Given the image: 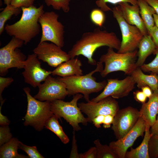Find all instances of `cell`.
<instances>
[{
  "mask_svg": "<svg viewBox=\"0 0 158 158\" xmlns=\"http://www.w3.org/2000/svg\"><path fill=\"white\" fill-rule=\"evenodd\" d=\"M121 2H127L133 5H135L137 4V0H97L95 4L101 10L104 12H106L112 11L107 6V3L116 4Z\"/></svg>",
  "mask_w": 158,
  "mask_h": 158,
  "instance_id": "obj_28",
  "label": "cell"
},
{
  "mask_svg": "<svg viewBox=\"0 0 158 158\" xmlns=\"http://www.w3.org/2000/svg\"><path fill=\"white\" fill-rule=\"evenodd\" d=\"M82 66L81 61L77 58H71L58 66L52 71L51 74L61 77L83 75Z\"/></svg>",
  "mask_w": 158,
  "mask_h": 158,
  "instance_id": "obj_18",
  "label": "cell"
},
{
  "mask_svg": "<svg viewBox=\"0 0 158 158\" xmlns=\"http://www.w3.org/2000/svg\"><path fill=\"white\" fill-rule=\"evenodd\" d=\"M12 138L8 125L1 126L0 127V146L9 141Z\"/></svg>",
  "mask_w": 158,
  "mask_h": 158,
  "instance_id": "obj_34",
  "label": "cell"
},
{
  "mask_svg": "<svg viewBox=\"0 0 158 158\" xmlns=\"http://www.w3.org/2000/svg\"><path fill=\"white\" fill-rule=\"evenodd\" d=\"M13 81V79L11 77H0V101L1 103H4L5 99L2 97V93L5 88L8 87Z\"/></svg>",
  "mask_w": 158,
  "mask_h": 158,
  "instance_id": "obj_35",
  "label": "cell"
},
{
  "mask_svg": "<svg viewBox=\"0 0 158 158\" xmlns=\"http://www.w3.org/2000/svg\"><path fill=\"white\" fill-rule=\"evenodd\" d=\"M138 48V59L136 60V67H140L143 64L147 58L154 53L156 47L151 36L149 34L143 35L140 41Z\"/></svg>",
  "mask_w": 158,
  "mask_h": 158,
  "instance_id": "obj_21",
  "label": "cell"
},
{
  "mask_svg": "<svg viewBox=\"0 0 158 158\" xmlns=\"http://www.w3.org/2000/svg\"><path fill=\"white\" fill-rule=\"evenodd\" d=\"M19 149L25 152L30 158H44L43 156L38 151L35 146H30L26 145L19 141L18 145Z\"/></svg>",
  "mask_w": 158,
  "mask_h": 158,
  "instance_id": "obj_33",
  "label": "cell"
},
{
  "mask_svg": "<svg viewBox=\"0 0 158 158\" xmlns=\"http://www.w3.org/2000/svg\"><path fill=\"white\" fill-rule=\"evenodd\" d=\"M59 17L53 11L44 12L40 16L39 23L42 34L40 42L49 41L61 48L64 46V27L59 21Z\"/></svg>",
  "mask_w": 158,
  "mask_h": 158,
  "instance_id": "obj_8",
  "label": "cell"
},
{
  "mask_svg": "<svg viewBox=\"0 0 158 158\" xmlns=\"http://www.w3.org/2000/svg\"><path fill=\"white\" fill-rule=\"evenodd\" d=\"M150 126L146 123L145 135L140 145L135 148L131 147L130 150L127 151L125 158H150L149 154V143L152 135L150 131Z\"/></svg>",
  "mask_w": 158,
  "mask_h": 158,
  "instance_id": "obj_22",
  "label": "cell"
},
{
  "mask_svg": "<svg viewBox=\"0 0 158 158\" xmlns=\"http://www.w3.org/2000/svg\"><path fill=\"white\" fill-rule=\"evenodd\" d=\"M19 141L16 138H12L9 141L0 147L1 158H27V156L18 154Z\"/></svg>",
  "mask_w": 158,
  "mask_h": 158,
  "instance_id": "obj_24",
  "label": "cell"
},
{
  "mask_svg": "<svg viewBox=\"0 0 158 158\" xmlns=\"http://www.w3.org/2000/svg\"><path fill=\"white\" fill-rule=\"evenodd\" d=\"M90 18L95 25L102 27L105 20V16L104 12L100 9L95 8L91 11Z\"/></svg>",
  "mask_w": 158,
  "mask_h": 158,
  "instance_id": "obj_30",
  "label": "cell"
},
{
  "mask_svg": "<svg viewBox=\"0 0 158 158\" xmlns=\"http://www.w3.org/2000/svg\"><path fill=\"white\" fill-rule=\"evenodd\" d=\"M21 8L22 13L19 20L12 24H6L4 29L8 35L27 44L39 34L41 26L39 19L44 11L42 5L38 7L33 5Z\"/></svg>",
  "mask_w": 158,
  "mask_h": 158,
  "instance_id": "obj_2",
  "label": "cell"
},
{
  "mask_svg": "<svg viewBox=\"0 0 158 158\" xmlns=\"http://www.w3.org/2000/svg\"><path fill=\"white\" fill-rule=\"evenodd\" d=\"M114 116L111 115H108L105 116L103 122V126L105 128H109L112 124Z\"/></svg>",
  "mask_w": 158,
  "mask_h": 158,
  "instance_id": "obj_41",
  "label": "cell"
},
{
  "mask_svg": "<svg viewBox=\"0 0 158 158\" xmlns=\"http://www.w3.org/2000/svg\"><path fill=\"white\" fill-rule=\"evenodd\" d=\"M130 75L139 88L148 86L153 91L158 89V75L157 74L152 73L150 75L145 74L140 67H137Z\"/></svg>",
  "mask_w": 158,
  "mask_h": 158,
  "instance_id": "obj_20",
  "label": "cell"
},
{
  "mask_svg": "<svg viewBox=\"0 0 158 158\" xmlns=\"http://www.w3.org/2000/svg\"><path fill=\"white\" fill-rule=\"evenodd\" d=\"M44 1L47 6H51L55 10H62L65 13L70 11L71 0H44Z\"/></svg>",
  "mask_w": 158,
  "mask_h": 158,
  "instance_id": "obj_29",
  "label": "cell"
},
{
  "mask_svg": "<svg viewBox=\"0 0 158 158\" xmlns=\"http://www.w3.org/2000/svg\"><path fill=\"white\" fill-rule=\"evenodd\" d=\"M111 11L119 26L122 39L117 53H124L133 51L138 48L143 35L136 26L129 24L122 14L119 5L113 8Z\"/></svg>",
  "mask_w": 158,
  "mask_h": 158,
  "instance_id": "obj_7",
  "label": "cell"
},
{
  "mask_svg": "<svg viewBox=\"0 0 158 158\" xmlns=\"http://www.w3.org/2000/svg\"><path fill=\"white\" fill-rule=\"evenodd\" d=\"M154 54L156 56L154 59L147 64H144L140 67L145 72H149L158 75V48H156Z\"/></svg>",
  "mask_w": 158,
  "mask_h": 158,
  "instance_id": "obj_31",
  "label": "cell"
},
{
  "mask_svg": "<svg viewBox=\"0 0 158 158\" xmlns=\"http://www.w3.org/2000/svg\"><path fill=\"white\" fill-rule=\"evenodd\" d=\"M82 112L87 116L88 122L92 123L93 118L99 115H111L114 116L119 109L118 102L111 96L104 98L95 102L90 100L87 103L78 104Z\"/></svg>",
  "mask_w": 158,
  "mask_h": 158,
  "instance_id": "obj_11",
  "label": "cell"
},
{
  "mask_svg": "<svg viewBox=\"0 0 158 158\" xmlns=\"http://www.w3.org/2000/svg\"><path fill=\"white\" fill-rule=\"evenodd\" d=\"M140 116L151 127L155 122L158 114V89L153 91L147 102L142 104L140 110Z\"/></svg>",
  "mask_w": 158,
  "mask_h": 158,
  "instance_id": "obj_19",
  "label": "cell"
},
{
  "mask_svg": "<svg viewBox=\"0 0 158 158\" xmlns=\"http://www.w3.org/2000/svg\"><path fill=\"white\" fill-rule=\"evenodd\" d=\"M105 116L102 115L97 116L93 119L92 123L97 128H100L101 125L103 123Z\"/></svg>",
  "mask_w": 158,
  "mask_h": 158,
  "instance_id": "obj_42",
  "label": "cell"
},
{
  "mask_svg": "<svg viewBox=\"0 0 158 158\" xmlns=\"http://www.w3.org/2000/svg\"><path fill=\"white\" fill-rule=\"evenodd\" d=\"M12 0H4V4L6 5L11 4Z\"/></svg>",
  "mask_w": 158,
  "mask_h": 158,
  "instance_id": "obj_48",
  "label": "cell"
},
{
  "mask_svg": "<svg viewBox=\"0 0 158 158\" xmlns=\"http://www.w3.org/2000/svg\"><path fill=\"white\" fill-rule=\"evenodd\" d=\"M155 25L158 28V15L154 13L153 15Z\"/></svg>",
  "mask_w": 158,
  "mask_h": 158,
  "instance_id": "obj_47",
  "label": "cell"
},
{
  "mask_svg": "<svg viewBox=\"0 0 158 158\" xmlns=\"http://www.w3.org/2000/svg\"><path fill=\"white\" fill-rule=\"evenodd\" d=\"M28 102L27 109L24 118V125L30 126L40 131L44 127L47 121L54 114L51 110L50 102L37 100L30 94V89L25 87Z\"/></svg>",
  "mask_w": 158,
  "mask_h": 158,
  "instance_id": "obj_6",
  "label": "cell"
},
{
  "mask_svg": "<svg viewBox=\"0 0 158 158\" xmlns=\"http://www.w3.org/2000/svg\"><path fill=\"white\" fill-rule=\"evenodd\" d=\"M2 105L1 104L0 107V124L1 126L8 125L10 122V121L6 116H4L1 113V108Z\"/></svg>",
  "mask_w": 158,
  "mask_h": 158,
  "instance_id": "obj_43",
  "label": "cell"
},
{
  "mask_svg": "<svg viewBox=\"0 0 158 158\" xmlns=\"http://www.w3.org/2000/svg\"><path fill=\"white\" fill-rule=\"evenodd\" d=\"M58 119L54 114L46 122L44 127L55 134L61 142L66 144L69 142L70 140L63 131L62 127L59 124Z\"/></svg>",
  "mask_w": 158,
  "mask_h": 158,
  "instance_id": "obj_25",
  "label": "cell"
},
{
  "mask_svg": "<svg viewBox=\"0 0 158 158\" xmlns=\"http://www.w3.org/2000/svg\"><path fill=\"white\" fill-rule=\"evenodd\" d=\"M137 4L139 8L140 14L149 34L155 25L153 15L156 12L145 0H137Z\"/></svg>",
  "mask_w": 158,
  "mask_h": 158,
  "instance_id": "obj_23",
  "label": "cell"
},
{
  "mask_svg": "<svg viewBox=\"0 0 158 158\" xmlns=\"http://www.w3.org/2000/svg\"><path fill=\"white\" fill-rule=\"evenodd\" d=\"M150 131L152 135H158V116L156 118V121L153 125L150 128Z\"/></svg>",
  "mask_w": 158,
  "mask_h": 158,
  "instance_id": "obj_44",
  "label": "cell"
},
{
  "mask_svg": "<svg viewBox=\"0 0 158 158\" xmlns=\"http://www.w3.org/2000/svg\"><path fill=\"white\" fill-rule=\"evenodd\" d=\"M133 95L135 100L142 104L146 102L147 97L141 90H137L133 92Z\"/></svg>",
  "mask_w": 158,
  "mask_h": 158,
  "instance_id": "obj_39",
  "label": "cell"
},
{
  "mask_svg": "<svg viewBox=\"0 0 158 158\" xmlns=\"http://www.w3.org/2000/svg\"><path fill=\"white\" fill-rule=\"evenodd\" d=\"M97 151L95 147H91L83 154H79L80 158H96Z\"/></svg>",
  "mask_w": 158,
  "mask_h": 158,
  "instance_id": "obj_38",
  "label": "cell"
},
{
  "mask_svg": "<svg viewBox=\"0 0 158 158\" xmlns=\"http://www.w3.org/2000/svg\"><path fill=\"white\" fill-rule=\"evenodd\" d=\"M96 68L85 75H75L66 77H58L66 85L68 95H74L82 94L87 102L90 100V94L98 92L104 89L107 81L105 80L97 82L93 75L97 72L100 73L103 70L102 63L97 62Z\"/></svg>",
  "mask_w": 158,
  "mask_h": 158,
  "instance_id": "obj_3",
  "label": "cell"
},
{
  "mask_svg": "<svg viewBox=\"0 0 158 158\" xmlns=\"http://www.w3.org/2000/svg\"><path fill=\"white\" fill-rule=\"evenodd\" d=\"M21 8L15 7L10 4L0 13V35L2 34L5 30V25L6 22L14 15L17 16L21 12Z\"/></svg>",
  "mask_w": 158,
  "mask_h": 158,
  "instance_id": "obj_26",
  "label": "cell"
},
{
  "mask_svg": "<svg viewBox=\"0 0 158 158\" xmlns=\"http://www.w3.org/2000/svg\"><path fill=\"white\" fill-rule=\"evenodd\" d=\"M23 44L22 40L13 37L6 45L0 48V75H5L11 68H23L26 56L18 49Z\"/></svg>",
  "mask_w": 158,
  "mask_h": 158,
  "instance_id": "obj_9",
  "label": "cell"
},
{
  "mask_svg": "<svg viewBox=\"0 0 158 158\" xmlns=\"http://www.w3.org/2000/svg\"><path fill=\"white\" fill-rule=\"evenodd\" d=\"M146 125V122L140 116L133 128L125 136L109 143V146L118 158H125L128 149L132 146L138 138L144 135Z\"/></svg>",
  "mask_w": 158,
  "mask_h": 158,
  "instance_id": "obj_16",
  "label": "cell"
},
{
  "mask_svg": "<svg viewBox=\"0 0 158 158\" xmlns=\"http://www.w3.org/2000/svg\"><path fill=\"white\" fill-rule=\"evenodd\" d=\"M138 51L124 53L116 52L114 49L108 47L107 52L102 55L99 61L104 63L105 66L100 74L102 77H106L110 73L121 71L125 75H130L137 67L136 65Z\"/></svg>",
  "mask_w": 158,
  "mask_h": 158,
  "instance_id": "obj_4",
  "label": "cell"
},
{
  "mask_svg": "<svg viewBox=\"0 0 158 158\" xmlns=\"http://www.w3.org/2000/svg\"><path fill=\"white\" fill-rule=\"evenodd\" d=\"M35 53L28 55L26 59L22 73L25 82L34 87H38L52 71L42 68L41 63Z\"/></svg>",
  "mask_w": 158,
  "mask_h": 158,
  "instance_id": "obj_15",
  "label": "cell"
},
{
  "mask_svg": "<svg viewBox=\"0 0 158 158\" xmlns=\"http://www.w3.org/2000/svg\"><path fill=\"white\" fill-rule=\"evenodd\" d=\"M135 82L130 75L122 80L110 78L107 80V84L102 92L90 100L97 102L108 96L118 99L128 96L134 89Z\"/></svg>",
  "mask_w": 158,
  "mask_h": 158,
  "instance_id": "obj_12",
  "label": "cell"
},
{
  "mask_svg": "<svg viewBox=\"0 0 158 158\" xmlns=\"http://www.w3.org/2000/svg\"><path fill=\"white\" fill-rule=\"evenodd\" d=\"M121 44V41L115 33L102 30L99 27L92 31L83 34L80 38L76 41L68 53L71 58L83 55L87 58L88 63L95 65L97 62L93 56L97 49L107 46L118 50Z\"/></svg>",
  "mask_w": 158,
  "mask_h": 158,
  "instance_id": "obj_1",
  "label": "cell"
},
{
  "mask_svg": "<svg viewBox=\"0 0 158 158\" xmlns=\"http://www.w3.org/2000/svg\"><path fill=\"white\" fill-rule=\"evenodd\" d=\"M156 48H158V28L155 25L149 33Z\"/></svg>",
  "mask_w": 158,
  "mask_h": 158,
  "instance_id": "obj_40",
  "label": "cell"
},
{
  "mask_svg": "<svg viewBox=\"0 0 158 158\" xmlns=\"http://www.w3.org/2000/svg\"><path fill=\"white\" fill-rule=\"evenodd\" d=\"M118 4L122 16L128 23L137 27L143 35L149 34L140 15L138 4L133 5L127 2H121Z\"/></svg>",
  "mask_w": 158,
  "mask_h": 158,
  "instance_id": "obj_17",
  "label": "cell"
},
{
  "mask_svg": "<svg viewBox=\"0 0 158 158\" xmlns=\"http://www.w3.org/2000/svg\"><path fill=\"white\" fill-rule=\"evenodd\" d=\"M33 51L39 60L54 67L56 68L71 59L68 53L63 50L61 47L46 41L39 42Z\"/></svg>",
  "mask_w": 158,
  "mask_h": 158,
  "instance_id": "obj_13",
  "label": "cell"
},
{
  "mask_svg": "<svg viewBox=\"0 0 158 158\" xmlns=\"http://www.w3.org/2000/svg\"><path fill=\"white\" fill-rule=\"evenodd\" d=\"M140 117V111L131 106L119 109L114 116L111 129L116 138L120 139L134 126Z\"/></svg>",
  "mask_w": 158,
  "mask_h": 158,
  "instance_id": "obj_10",
  "label": "cell"
},
{
  "mask_svg": "<svg viewBox=\"0 0 158 158\" xmlns=\"http://www.w3.org/2000/svg\"><path fill=\"white\" fill-rule=\"evenodd\" d=\"M94 143L97 149L96 158H118L109 145H102L98 139L95 140Z\"/></svg>",
  "mask_w": 158,
  "mask_h": 158,
  "instance_id": "obj_27",
  "label": "cell"
},
{
  "mask_svg": "<svg viewBox=\"0 0 158 158\" xmlns=\"http://www.w3.org/2000/svg\"><path fill=\"white\" fill-rule=\"evenodd\" d=\"M38 87V92L34 97L41 101L63 99L68 95L65 84L58 78L49 75Z\"/></svg>",
  "mask_w": 158,
  "mask_h": 158,
  "instance_id": "obj_14",
  "label": "cell"
},
{
  "mask_svg": "<svg viewBox=\"0 0 158 158\" xmlns=\"http://www.w3.org/2000/svg\"><path fill=\"white\" fill-rule=\"evenodd\" d=\"M35 0H12L11 4L18 8L28 7L33 5Z\"/></svg>",
  "mask_w": 158,
  "mask_h": 158,
  "instance_id": "obj_36",
  "label": "cell"
},
{
  "mask_svg": "<svg viewBox=\"0 0 158 158\" xmlns=\"http://www.w3.org/2000/svg\"><path fill=\"white\" fill-rule=\"evenodd\" d=\"M141 90L144 93L147 98H149L152 95L153 91L151 88L148 86H145L141 88Z\"/></svg>",
  "mask_w": 158,
  "mask_h": 158,
  "instance_id": "obj_46",
  "label": "cell"
},
{
  "mask_svg": "<svg viewBox=\"0 0 158 158\" xmlns=\"http://www.w3.org/2000/svg\"><path fill=\"white\" fill-rule=\"evenodd\" d=\"M83 96L82 94L78 93L73 95V99L69 102H64L61 99L50 102L51 110L53 114L58 118H63L75 131L81 130L79 123L86 126L88 122L87 118L82 114L77 104L78 100Z\"/></svg>",
  "mask_w": 158,
  "mask_h": 158,
  "instance_id": "obj_5",
  "label": "cell"
},
{
  "mask_svg": "<svg viewBox=\"0 0 158 158\" xmlns=\"http://www.w3.org/2000/svg\"><path fill=\"white\" fill-rule=\"evenodd\" d=\"M148 151L150 158H158V135H153L151 137Z\"/></svg>",
  "mask_w": 158,
  "mask_h": 158,
  "instance_id": "obj_32",
  "label": "cell"
},
{
  "mask_svg": "<svg viewBox=\"0 0 158 158\" xmlns=\"http://www.w3.org/2000/svg\"><path fill=\"white\" fill-rule=\"evenodd\" d=\"M154 10L156 13L158 15V0H145Z\"/></svg>",
  "mask_w": 158,
  "mask_h": 158,
  "instance_id": "obj_45",
  "label": "cell"
},
{
  "mask_svg": "<svg viewBox=\"0 0 158 158\" xmlns=\"http://www.w3.org/2000/svg\"><path fill=\"white\" fill-rule=\"evenodd\" d=\"M70 158H80L79 154L78 151L77 140L75 138V131L73 132L72 146L70 157Z\"/></svg>",
  "mask_w": 158,
  "mask_h": 158,
  "instance_id": "obj_37",
  "label": "cell"
}]
</instances>
